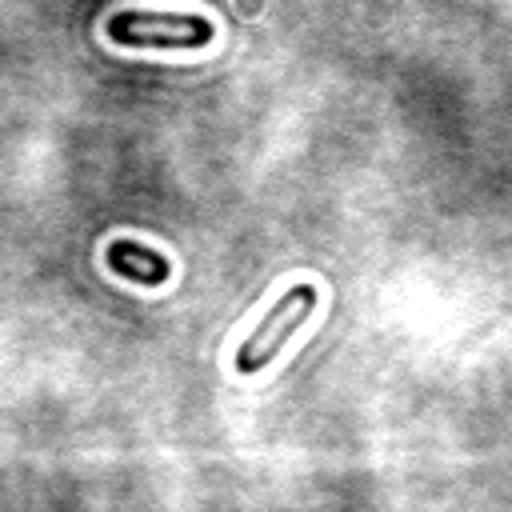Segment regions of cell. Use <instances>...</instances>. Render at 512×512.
Instances as JSON below:
<instances>
[{
    "label": "cell",
    "mask_w": 512,
    "mask_h": 512,
    "mask_svg": "<svg viewBox=\"0 0 512 512\" xmlns=\"http://www.w3.org/2000/svg\"><path fill=\"white\" fill-rule=\"evenodd\" d=\"M216 24L196 12H144L128 8L108 20V40L124 48H204L212 44Z\"/></svg>",
    "instance_id": "obj_1"
},
{
    "label": "cell",
    "mask_w": 512,
    "mask_h": 512,
    "mask_svg": "<svg viewBox=\"0 0 512 512\" xmlns=\"http://www.w3.org/2000/svg\"><path fill=\"white\" fill-rule=\"evenodd\" d=\"M316 304H320V292L312 288V284H292L272 308H268V316L252 328V336L236 348V372L240 376H252V372H260L284 344H288V336L316 312Z\"/></svg>",
    "instance_id": "obj_2"
},
{
    "label": "cell",
    "mask_w": 512,
    "mask_h": 512,
    "mask_svg": "<svg viewBox=\"0 0 512 512\" xmlns=\"http://www.w3.org/2000/svg\"><path fill=\"white\" fill-rule=\"evenodd\" d=\"M104 260H108V268L116 276H124L132 284H144V288H160L168 280V272H172L168 256H160L156 248L136 244V240H112L104 248Z\"/></svg>",
    "instance_id": "obj_3"
}]
</instances>
